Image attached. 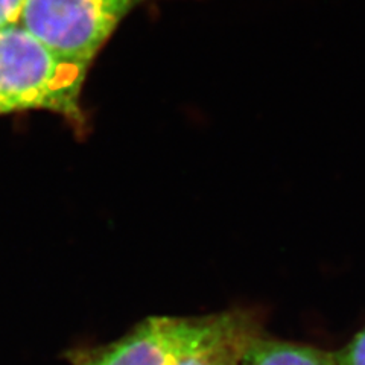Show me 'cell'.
<instances>
[{
    "mask_svg": "<svg viewBox=\"0 0 365 365\" xmlns=\"http://www.w3.org/2000/svg\"><path fill=\"white\" fill-rule=\"evenodd\" d=\"M334 353L339 365H365V324L344 347Z\"/></svg>",
    "mask_w": 365,
    "mask_h": 365,
    "instance_id": "cell-6",
    "label": "cell"
},
{
    "mask_svg": "<svg viewBox=\"0 0 365 365\" xmlns=\"http://www.w3.org/2000/svg\"><path fill=\"white\" fill-rule=\"evenodd\" d=\"M26 0H0V29L20 21V14Z\"/></svg>",
    "mask_w": 365,
    "mask_h": 365,
    "instance_id": "cell-7",
    "label": "cell"
},
{
    "mask_svg": "<svg viewBox=\"0 0 365 365\" xmlns=\"http://www.w3.org/2000/svg\"><path fill=\"white\" fill-rule=\"evenodd\" d=\"M216 314L207 317H150L107 344L66 351L72 365H175L210 332Z\"/></svg>",
    "mask_w": 365,
    "mask_h": 365,
    "instance_id": "cell-3",
    "label": "cell"
},
{
    "mask_svg": "<svg viewBox=\"0 0 365 365\" xmlns=\"http://www.w3.org/2000/svg\"><path fill=\"white\" fill-rule=\"evenodd\" d=\"M87 63L48 48L20 23L0 29V116L44 110L83 123Z\"/></svg>",
    "mask_w": 365,
    "mask_h": 365,
    "instance_id": "cell-1",
    "label": "cell"
},
{
    "mask_svg": "<svg viewBox=\"0 0 365 365\" xmlns=\"http://www.w3.org/2000/svg\"><path fill=\"white\" fill-rule=\"evenodd\" d=\"M143 2L26 0L19 23L56 53L90 64L120 21Z\"/></svg>",
    "mask_w": 365,
    "mask_h": 365,
    "instance_id": "cell-2",
    "label": "cell"
},
{
    "mask_svg": "<svg viewBox=\"0 0 365 365\" xmlns=\"http://www.w3.org/2000/svg\"><path fill=\"white\" fill-rule=\"evenodd\" d=\"M242 365H339V362L334 351L260 334L250 344Z\"/></svg>",
    "mask_w": 365,
    "mask_h": 365,
    "instance_id": "cell-5",
    "label": "cell"
},
{
    "mask_svg": "<svg viewBox=\"0 0 365 365\" xmlns=\"http://www.w3.org/2000/svg\"><path fill=\"white\" fill-rule=\"evenodd\" d=\"M260 334L264 329L255 312L236 309L216 314L210 332L175 365H242L250 344Z\"/></svg>",
    "mask_w": 365,
    "mask_h": 365,
    "instance_id": "cell-4",
    "label": "cell"
}]
</instances>
